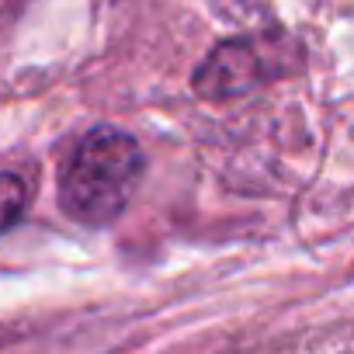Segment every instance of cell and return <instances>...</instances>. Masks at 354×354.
Here are the masks:
<instances>
[{"label":"cell","mask_w":354,"mask_h":354,"mask_svg":"<svg viewBox=\"0 0 354 354\" xmlns=\"http://www.w3.org/2000/svg\"><path fill=\"white\" fill-rule=\"evenodd\" d=\"M142 177V149L122 129L87 132L59 174V205L84 226L115 223Z\"/></svg>","instance_id":"1"},{"label":"cell","mask_w":354,"mask_h":354,"mask_svg":"<svg viewBox=\"0 0 354 354\" xmlns=\"http://www.w3.org/2000/svg\"><path fill=\"white\" fill-rule=\"evenodd\" d=\"M264 77V63L257 49L243 39L216 46L195 73V94L205 101H230L247 94Z\"/></svg>","instance_id":"2"},{"label":"cell","mask_w":354,"mask_h":354,"mask_svg":"<svg viewBox=\"0 0 354 354\" xmlns=\"http://www.w3.org/2000/svg\"><path fill=\"white\" fill-rule=\"evenodd\" d=\"M25 185L18 181L15 174H0V233H4L8 226H15L25 212Z\"/></svg>","instance_id":"3"}]
</instances>
